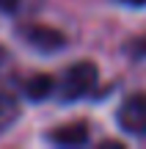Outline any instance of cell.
<instances>
[{
    "instance_id": "1",
    "label": "cell",
    "mask_w": 146,
    "mask_h": 149,
    "mask_svg": "<svg viewBox=\"0 0 146 149\" xmlns=\"http://www.w3.org/2000/svg\"><path fill=\"white\" fill-rule=\"evenodd\" d=\"M99 72L91 61H80V64L69 66L64 74H61L58 83V100L61 102H77L83 97H88L94 88H97Z\"/></svg>"
},
{
    "instance_id": "2",
    "label": "cell",
    "mask_w": 146,
    "mask_h": 149,
    "mask_svg": "<svg viewBox=\"0 0 146 149\" xmlns=\"http://www.w3.org/2000/svg\"><path fill=\"white\" fill-rule=\"evenodd\" d=\"M17 36L36 53H58V50L66 47L64 33L50 28V25H42V22H22V25H17Z\"/></svg>"
},
{
    "instance_id": "3",
    "label": "cell",
    "mask_w": 146,
    "mask_h": 149,
    "mask_svg": "<svg viewBox=\"0 0 146 149\" xmlns=\"http://www.w3.org/2000/svg\"><path fill=\"white\" fill-rule=\"evenodd\" d=\"M116 122L127 135H146V94H132L119 105Z\"/></svg>"
},
{
    "instance_id": "4",
    "label": "cell",
    "mask_w": 146,
    "mask_h": 149,
    "mask_svg": "<svg viewBox=\"0 0 146 149\" xmlns=\"http://www.w3.org/2000/svg\"><path fill=\"white\" fill-rule=\"evenodd\" d=\"M88 124L86 122H72V124H61V127H55L53 133L47 135L50 144L55 146H83L88 144Z\"/></svg>"
},
{
    "instance_id": "5",
    "label": "cell",
    "mask_w": 146,
    "mask_h": 149,
    "mask_svg": "<svg viewBox=\"0 0 146 149\" xmlns=\"http://www.w3.org/2000/svg\"><path fill=\"white\" fill-rule=\"evenodd\" d=\"M55 88V80L50 74H30V77L22 83V94L28 97L30 102H39V100H47Z\"/></svg>"
},
{
    "instance_id": "6",
    "label": "cell",
    "mask_w": 146,
    "mask_h": 149,
    "mask_svg": "<svg viewBox=\"0 0 146 149\" xmlns=\"http://www.w3.org/2000/svg\"><path fill=\"white\" fill-rule=\"evenodd\" d=\"M42 6H44V0H0V11L8 17H17V19L36 14Z\"/></svg>"
},
{
    "instance_id": "7",
    "label": "cell",
    "mask_w": 146,
    "mask_h": 149,
    "mask_svg": "<svg viewBox=\"0 0 146 149\" xmlns=\"http://www.w3.org/2000/svg\"><path fill=\"white\" fill-rule=\"evenodd\" d=\"M19 113H22L19 111V102H17L11 94H3V91H0V135L17 124Z\"/></svg>"
},
{
    "instance_id": "8",
    "label": "cell",
    "mask_w": 146,
    "mask_h": 149,
    "mask_svg": "<svg viewBox=\"0 0 146 149\" xmlns=\"http://www.w3.org/2000/svg\"><path fill=\"white\" fill-rule=\"evenodd\" d=\"M6 64H8V53H6V50L0 47V72L6 69Z\"/></svg>"
},
{
    "instance_id": "9",
    "label": "cell",
    "mask_w": 146,
    "mask_h": 149,
    "mask_svg": "<svg viewBox=\"0 0 146 149\" xmlns=\"http://www.w3.org/2000/svg\"><path fill=\"white\" fill-rule=\"evenodd\" d=\"M121 3H127V6H146V0H121Z\"/></svg>"
}]
</instances>
